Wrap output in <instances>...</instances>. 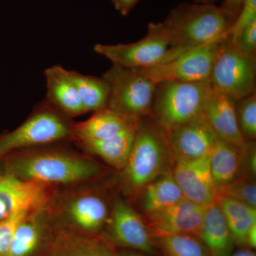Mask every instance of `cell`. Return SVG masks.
<instances>
[{"mask_svg": "<svg viewBox=\"0 0 256 256\" xmlns=\"http://www.w3.org/2000/svg\"><path fill=\"white\" fill-rule=\"evenodd\" d=\"M236 18L222 6L178 4L162 22L170 42V50L163 63L228 36Z\"/></svg>", "mask_w": 256, "mask_h": 256, "instance_id": "obj_1", "label": "cell"}, {"mask_svg": "<svg viewBox=\"0 0 256 256\" xmlns=\"http://www.w3.org/2000/svg\"><path fill=\"white\" fill-rule=\"evenodd\" d=\"M173 159L168 136L152 117L140 120L130 154L122 170L128 191L139 195L143 188L163 174Z\"/></svg>", "mask_w": 256, "mask_h": 256, "instance_id": "obj_2", "label": "cell"}, {"mask_svg": "<svg viewBox=\"0 0 256 256\" xmlns=\"http://www.w3.org/2000/svg\"><path fill=\"white\" fill-rule=\"evenodd\" d=\"M102 171L98 164L89 160L52 152L18 158L8 166V174L46 185L85 181Z\"/></svg>", "mask_w": 256, "mask_h": 256, "instance_id": "obj_3", "label": "cell"}, {"mask_svg": "<svg viewBox=\"0 0 256 256\" xmlns=\"http://www.w3.org/2000/svg\"><path fill=\"white\" fill-rule=\"evenodd\" d=\"M212 90L210 80L158 84L152 118L165 132L203 114Z\"/></svg>", "mask_w": 256, "mask_h": 256, "instance_id": "obj_4", "label": "cell"}, {"mask_svg": "<svg viewBox=\"0 0 256 256\" xmlns=\"http://www.w3.org/2000/svg\"><path fill=\"white\" fill-rule=\"evenodd\" d=\"M102 78L110 90L107 108L131 119L152 117L158 84L146 69L112 64Z\"/></svg>", "mask_w": 256, "mask_h": 256, "instance_id": "obj_5", "label": "cell"}, {"mask_svg": "<svg viewBox=\"0 0 256 256\" xmlns=\"http://www.w3.org/2000/svg\"><path fill=\"white\" fill-rule=\"evenodd\" d=\"M46 100L22 124L0 136V158L11 152L72 138V126Z\"/></svg>", "mask_w": 256, "mask_h": 256, "instance_id": "obj_6", "label": "cell"}, {"mask_svg": "<svg viewBox=\"0 0 256 256\" xmlns=\"http://www.w3.org/2000/svg\"><path fill=\"white\" fill-rule=\"evenodd\" d=\"M212 87L238 100L256 92V57L239 52L229 36L224 40L212 67Z\"/></svg>", "mask_w": 256, "mask_h": 256, "instance_id": "obj_7", "label": "cell"}, {"mask_svg": "<svg viewBox=\"0 0 256 256\" xmlns=\"http://www.w3.org/2000/svg\"><path fill=\"white\" fill-rule=\"evenodd\" d=\"M94 50L114 65L144 68L164 62L170 42L162 22L150 23L146 36L139 41L118 44H97Z\"/></svg>", "mask_w": 256, "mask_h": 256, "instance_id": "obj_8", "label": "cell"}, {"mask_svg": "<svg viewBox=\"0 0 256 256\" xmlns=\"http://www.w3.org/2000/svg\"><path fill=\"white\" fill-rule=\"evenodd\" d=\"M226 38L188 50L166 63L144 68L156 84L165 80L192 82L210 80L216 57Z\"/></svg>", "mask_w": 256, "mask_h": 256, "instance_id": "obj_9", "label": "cell"}, {"mask_svg": "<svg viewBox=\"0 0 256 256\" xmlns=\"http://www.w3.org/2000/svg\"><path fill=\"white\" fill-rule=\"evenodd\" d=\"M173 160L172 172L184 198L203 206L217 201L218 188L210 172V156L197 159Z\"/></svg>", "mask_w": 256, "mask_h": 256, "instance_id": "obj_10", "label": "cell"}, {"mask_svg": "<svg viewBox=\"0 0 256 256\" xmlns=\"http://www.w3.org/2000/svg\"><path fill=\"white\" fill-rule=\"evenodd\" d=\"M110 233L114 242L122 246L156 255V240L139 214L127 202H114L110 220Z\"/></svg>", "mask_w": 256, "mask_h": 256, "instance_id": "obj_11", "label": "cell"}, {"mask_svg": "<svg viewBox=\"0 0 256 256\" xmlns=\"http://www.w3.org/2000/svg\"><path fill=\"white\" fill-rule=\"evenodd\" d=\"M206 207L183 198L172 206L146 216V222L154 238L180 234L198 238Z\"/></svg>", "mask_w": 256, "mask_h": 256, "instance_id": "obj_12", "label": "cell"}, {"mask_svg": "<svg viewBox=\"0 0 256 256\" xmlns=\"http://www.w3.org/2000/svg\"><path fill=\"white\" fill-rule=\"evenodd\" d=\"M166 133L173 158L183 159L210 156L220 138L203 114Z\"/></svg>", "mask_w": 256, "mask_h": 256, "instance_id": "obj_13", "label": "cell"}, {"mask_svg": "<svg viewBox=\"0 0 256 256\" xmlns=\"http://www.w3.org/2000/svg\"><path fill=\"white\" fill-rule=\"evenodd\" d=\"M46 197L45 184L8 174L0 180V222L21 212L36 210Z\"/></svg>", "mask_w": 256, "mask_h": 256, "instance_id": "obj_14", "label": "cell"}, {"mask_svg": "<svg viewBox=\"0 0 256 256\" xmlns=\"http://www.w3.org/2000/svg\"><path fill=\"white\" fill-rule=\"evenodd\" d=\"M203 116L220 139L237 146L246 142L237 122L236 100L230 96L212 87Z\"/></svg>", "mask_w": 256, "mask_h": 256, "instance_id": "obj_15", "label": "cell"}, {"mask_svg": "<svg viewBox=\"0 0 256 256\" xmlns=\"http://www.w3.org/2000/svg\"><path fill=\"white\" fill-rule=\"evenodd\" d=\"M44 76L45 100L50 105L66 117H75L87 112L67 69L60 66H53L45 70Z\"/></svg>", "mask_w": 256, "mask_h": 256, "instance_id": "obj_16", "label": "cell"}, {"mask_svg": "<svg viewBox=\"0 0 256 256\" xmlns=\"http://www.w3.org/2000/svg\"><path fill=\"white\" fill-rule=\"evenodd\" d=\"M140 120L129 118L109 108L96 111L86 120L72 126V138L80 142L101 141L117 136Z\"/></svg>", "mask_w": 256, "mask_h": 256, "instance_id": "obj_17", "label": "cell"}, {"mask_svg": "<svg viewBox=\"0 0 256 256\" xmlns=\"http://www.w3.org/2000/svg\"><path fill=\"white\" fill-rule=\"evenodd\" d=\"M198 238L210 256H230L234 252L233 237L216 202L206 207Z\"/></svg>", "mask_w": 256, "mask_h": 256, "instance_id": "obj_18", "label": "cell"}, {"mask_svg": "<svg viewBox=\"0 0 256 256\" xmlns=\"http://www.w3.org/2000/svg\"><path fill=\"white\" fill-rule=\"evenodd\" d=\"M139 195L146 216L164 210L184 198L170 168L146 185Z\"/></svg>", "mask_w": 256, "mask_h": 256, "instance_id": "obj_19", "label": "cell"}, {"mask_svg": "<svg viewBox=\"0 0 256 256\" xmlns=\"http://www.w3.org/2000/svg\"><path fill=\"white\" fill-rule=\"evenodd\" d=\"M140 120L110 139L80 143L88 151L99 156L110 166L122 170L130 154Z\"/></svg>", "mask_w": 256, "mask_h": 256, "instance_id": "obj_20", "label": "cell"}, {"mask_svg": "<svg viewBox=\"0 0 256 256\" xmlns=\"http://www.w3.org/2000/svg\"><path fill=\"white\" fill-rule=\"evenodd\" d=\"M48 256H120L96 239L72 232H60L50 247Z\"/></svg>", "mask_w": 256, "mask_h": 256, "instance_id": "obj_21", "label": "cell"}, {"mask_svg": "<svg viewBox=\"0 0 256 256\" xmlns=\"http://www.w3.org/2000/svg\"><path fill=\"white\" fill-rule=\"evenodd\" d=\"M216 202L226 220L235 246L246 248L247 234L256 224V208L224 196H218Z\"/></svg>", "mask_w": 256, "mask_h": 256, "instance_id": "obj_22", "label": "cell"}, {"mask_svg": "<svg viewBox=\"0 0 256 256\" xmlns=\"http://www.w3.org/2000/svg\"><path fill=\"white\" fill-rule=\"evenodd\" d=\"M240 146L218 138L210 154L212 176L217 188H220L239 176Z\"/></svg>", "mask_w": 256, "mask_h": 256, "instance_id": "obj_23", "label": "cell"}, {"mask_svg": "<svg viewBox=\"0 0 256 256\" xmlns=\"http://www.w3.org/2000/svg\"><path fill=\"white\" fill-rule=\"evenodd\" d=\"M68 216L78 226L87 232L100 230L107 222L108 210L100 197L86 195L70 202L68 207Z\"/></svg>", "mask_w": 256, "mask_h": 256, "instance_id": "obj_24", "label": "cell"}, {"mask_svg": "<svg viewBox=\"0 0 256 256\" xmlns=\"http://www.w3.org/2000/svg\"><path fill=\"white\" fill-rule=\"evenodd\" d=\"M86 112H96L108 107L109 86L105 79L68 70Z\"/></svg>", "mask_w": 256, "mask_h": 256, "instance_id": "obj_25", "label": "cell"}, {"mask_svg": "<svg viewBox=\"0 0 256 256\" xmlns=\"http://www.w3.org/2000/svg\"><path fill=\"white\" fill-rule=\"evenodd\" d=\"M154 240L164 256H210L202 240L195 236H164Z\"/></svg>", "mask_w": 256, "mask_h": 256, "instance_id": "obj_26", "label": "cell"}, {"mask_svg": "<svg viewBox=\"0 0 256 256\" xmlns=\"http://www.w3.org/2000/svg\"><path fill=\"white\" fill-rule=\"evenodd\" d=\"M25 218L18 226L8 256H28L34 252L38 246L41 237V226L40 216H33Z\"/></svg>", "mask_w": 256, "mask_h": 256, "instance_id": "obj_27", "label": "cell"}, {"mask_svg": "<svg viewBox=\"0 0 256 256\" xmlns=\"http://www.w3.org/2000/svg\"><path fill=\"white\" fill-rule=\"evenodd\" d=\"M236 114L240 134L247 141L256 138V92L236 100Z\"/></svg>", "mask_w": 256, "mask_h": 256, "instance_id": "obj_28", "label": "cell"}, {"mask_svg": "<svg viewBox=\"0 0 256 256\" xmlns=\"http://www.w3.org/2000/svg\"><path fill=\"white\" fill-rule=\"evenodd\" d=\"M220 196L228 197L256 208V182L237 178L228 184L218 188Z\"/></svg>", "mask_w": 256, "mask_h": 256, "instance_id": "obj_29", "label": "cell"}, {"mask_svg": "<svg viewBox=\"0 0 256 256\" xmlns=\"http://www.w3.org/2000/svg\"><path fill=\"white\" fill-rule=\"evenodd\" d=\"M31 212H18L0 222V256H8L15 230L21 222L31 214Z\"/></svg>", "mask_w": 256, "mask_h": 256, "instance_id": "obj_30", "label": "cell"}, {"mask_svg": "<svg viewBox=\"0 0 256 256\" xmlns=\"http://www.w3.org/2000/svg\"><path fill=\"white\" fill-rule=\"evenodd\" d=\"M238 178L256 182V146L255 141H247L240 146Z\"/></svg>", "mask_w": 256, "mask_h": 256, "instance_id": "obj_31", "label": "cell"}, {"mask_svg": "<svg viewBox=\"0 0 256 256\" xmlns=\"http://www.w3.org/2000/svg\"><path fill=\"white\" fill-rule=\"evenodd\" d=\"M230 43L239 52L256 57V21L235 36H229Z\"/></svg>", "mask_w": 256, "mask_h": 256, "instance_id": "obj_32", "label": "cell"}, {"mask_svg": "<svg viewBox=\"0 0 256 256\" xmlns=\"http://www.w3.org/2000/svg\"><path fill=\"white\" fill-rule=\"evenodd\" d=\"M256 21V0H245L229 31L228 36H235Z\"/></svg>", "mask_w": 256, "mask_h": 256, "instance_id": "obj_33", "label": "cell"}, {"mask_svg": "<svg viewBox=\"0 0 256 256\" xmlns=\"http://www.w3.org/2000/svg\"><path fill=\"white\" fill-rule=\"evenodd\" d=\"M114 9L122 16H127L140 0H110Z\"/></svg>", "mask_w": 256, "mask_h": 256, "instance_id": "obj_34", "label": "cell"}, {"mask_svg": "<svg viewBox=\"0 0 256 256\" xmlns=\"http://www.w3.org/2000/svg\"><path fill=\"white\" fill-rule=\"evenodd\" d=\"M245 0H224L222 8L236 18Z\"/></svg>", "mask_w": 256, "mask_h": 256, "instance_id": "obj_35", "label": "cell"}, {"mask_svg": "<svg viewBox=\"0 0 256 256\" xmlns=\"http://www.w3.org/2000/svg\"><path fill=\"white\" fill-rule=\"evenodd\" d=\"M230 256H256V252L252 249L248 248H242L238 250L232 252Z\"/></svg>", "mask_w": 256, "mask_h": 256, "instance_id": "obj_36", "label": "cell"}, {"mask_svg": "<svg viewBox=\"0 0 256 256\" xmlns=\"http://www.w3.org/2000/svg\"><path fill=\"white\" fill-rule=\"evenodd\" d=\"M120 256H146L144 254L134 252V250H124L120 254Z\"/></svg>", "mask_w": 256, "mask_h": 256, "instance_id": "obj_37", "label": "cell"}, {"mask_svg": "<svg viewBox=\"0 0 256 256\" xmlns=\"http://www.w3.org/2000/svg\"><path fill=\"white\" fill-rule=\"evenodd\" d=\"M194 3L202 4H214L217 0H194Z\"/></svg>", "mask_w": 256, "mask_h": 256, "instance_id": "obj_38", "label": "cell"}, {"mask_svg": "<svg viewBox=\"0 0 256 256\" xmlns=\"http://www.w3.org/2000/svg\"><path fill=\"white\" fill-rule=\"evenodd\" d=\"M3 178V176H1V175H0V180H2V178Z\"/></svg>", "mask_w": 256, "mask_h": 256, "instance_id": "obj_39", "label": "cell"}]
</instances>
